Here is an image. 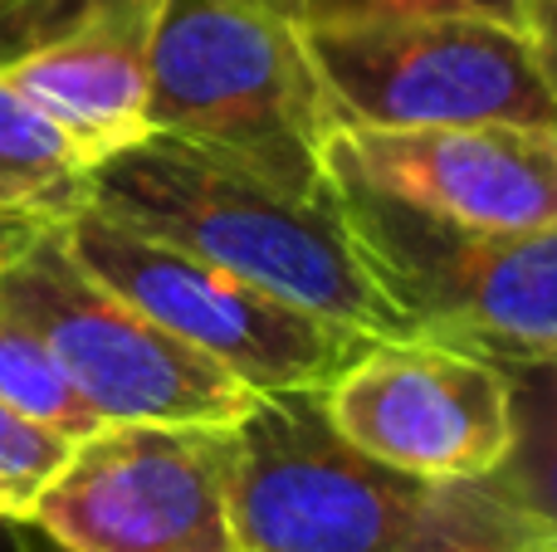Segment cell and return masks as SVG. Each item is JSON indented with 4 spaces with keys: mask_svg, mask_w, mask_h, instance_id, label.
<instances>
[{
    "mask_svg": "<svg viewBox=\"0 0 557 552\" xmlns=\"http://www.w3.org/2000/svg\"><path fill=\"white\" fill-rule=\"evenodd\" d=\"M509 377V455L490 475L509 504L557 538V352L494 357Z\"/></svg>",
    "mask_w": 557,
    "mask_h": 552,
    "instance_id": "cell-13",
    "label": "cell"
},
{
    "mask_svg": "<svg viewBox=\"0 0 557 552\" xmlns=\"http://www.w3.org/2000/svg\"><path fill=\"white\" fill-rule=\"evenodd\" d=\"M35 230H45V225H0V264H5Z\"/></svg>",
    "mask_w": 557,
    "mask_h": 552,
    "instance_id": "cell-19",
    "label": "cell"
},
{
    "mask_svg": "<svg viewBox=\"0 0 557 552\" xmlns=\"http://www.w3.org/2000/svg\"><path fill=\"white\" fill-rule=\"evenodd\" d=\"M323 411L347 446L435 485L490 479L513 436L504 367L441 338L372 342L323 387Z\"/></svg>",
    "mask_w": 557,
    "mask_h": 552,
    "instance_id": "cell-9",
    "label": "cell"
},
{
    "mask_svg": "<svg viewBox=\"0 0 557 552\" xmlns=\"http://www.w3.org/2000/svg\"><path fill=\"white\" fill-rule=\"evenodd\" d=\"M147 127L221 152L298 201L333 196V108L308 54V0H157Z\"/></svg>",
    "mask_w": 557,
    "mask_h": 552,
    "instance_id": "cell-3",
    "label": "cell"
},
{
    "mask_svg": "<svg viewBox=\"0 0 557 552\" xmlns=\"http://www.w3.org/2000/svg\"><path fill=\"white\" fill-rule=\"evenodd\" d=\"M357 254L421 338L490 357L557 352V225L470 230L327 172Z\"/></svg>",
    "mask_w": 557,
    "mask_h": 552,
    "instance_id": "cell-4",
    "label": "cell"
},
{
    "mask_svg": "<svg viewBox=\"0 0 557 552\" xmlns=\"http://www.w3.org/2000/svg\"><path fill=\"white\" fill-rule=\"evenodd\" d=\"M327 172L470 230L557 225V133L539 127H333Z\"/></svg>",
    "mask_w": 557,
    "mask_h": 552,
    "instance_id": "cell-10",
    "label": "cell"
},
{
    "mask_svg": "<svg viewBox=\"0 0 557 552\" xmlns=\"http://www.w3.org/2000/svg\"><path fill=\"white\" fill-rule=\"evenodd\" d=\"M231 450V426L113 421L78 440L29 524L64 552H245Z\"/></svg>",
    "mask_w": 557,
    "mask_h": 552,
    "instance_id": "cell-8",
    "label": "cell"
},
{
    "mask_svg": "<svg viewBox=\"0 0 557 552\" xmlns=\"http://www.w3.org/2000/svg\"><path fill=\"white\" fill-rule=\"evenodd\" d=\"M157 0H88L59 29L0 64V78L29 98L88 166L143 142L147 35Z\"/></svg>",
    "mask_w": 557,
    "mask_h": 552,
    "instance_id": "cell-11",
    "label": "cell"
},
{
    "mask_svg": "<svg viewBox=\"0 0 557 552\" xmlns=\"http://www.w3.org/2000/svg\"><path fill=\"white\" fill-rule=\"evenodd\" d=\"M74 455V440L0 401V518H35V504Z\"/></svg>",
    "mask_w": 557,
    "mask_h": 552,
    "instance_id": "cell-15",
    "label": "cell"
},
{
    "mask_svg": "<svg viewBox=\"0 0 557 552\" xmlns=\"http://www.w3.org/2000/svg\"><path fill=\"white\" fill-rule=\"evenodd\" d=\"M529 0H308V20H411V15H474L519 25Z\"/></svg>",
    "mask_w": 557,
    "mask_h": 552,
    "instance_id": "cell-16",
    "label": "cell"
},
{
    "mask_svg": "<svg viewBox=\"0 0 557 552\" xmlns=\"http://www.w3.org/2000/svg\"><path fill=\"white\" fill-rule=\"evenodd\" d=\"M519 29H523V39H529L533 59H539L543 84H548L557 98V0H529Z\"/></svg>",
    "mask_w": 557,
    "mask_h": 552,
    "instance_id": "cell-17",
    "label": "cell"
},
{
    "mask_svg": "<svg viewBox=\"0 0 557 552\" xmlns=\"http://www.w3.org/2000/svg\"><path fill=\"white\" fill-rule=\"evenodd\" d=\"M84 205L376 342L421 338L357 254L337 196L298 201L231 156L147 133L88 172Z\"/></svg>",
    "mask_w": 557,
    "mask_h": 552,
    "instance_id": "cell-2",
    "label": "cell"
},
{
    "mask_svg": "<svg viewBox=\"0 0 557 552\" xmlns=\"http://www.w3.org/2000/svg\"><path fill=\"white\" fill-rule=\"evenodd\" d=\"M39 528L29 518H0V552H29L39 543Z\"/></svg>",
    "mask_w": 557,
    "mask_h": 552,
    "instance_id": "cell-18",
    "label": "cell"
},
{
    "mask_svg": "<svg viewBox=\"0 0 557 552\" xmlns=\"http://www.w3.org/2000/svg\"><path fill=\"white\" fill-rule=\"evenodd\" d=\"M231 436V518L245 552H557L490 479L435 485L347 446L323 391L255 397Z\"/></svg>",
    "mask_w": 557,
    "mask_h": 552,
    "instance_id": "cell-1",
    "label": "cell"
},
{
    "mask_svg": "<svg viewBox=\"0 0 557 552\" xmlns=\"http://www.w3.org/2000/svg\"><path fill=\"white\" fill-rule=\"evenodd\" d=\"M59 235L98 284H108L117 299H127L143 318H152L201 357L221 362L255 397L323 391L376 342L201 254L152 240L94 205H78L69 221H59Z\"/></svg>",
    "mask_w": 557,
    "mask_h": 552,
    "instance_id": "cell-5",
    "label": "cell"
},
{
    "mask_svg": "<svg viewBox=\"0 0 557 552\" xmlns=\"http://www.w3.org/2000/svg\"><path fill=\"white\" fill-rule=\"evenodd\" d=\"M78 147L0 78V225H59L88 201Z\"/></svg>",
    "mask_w": 557,
    "mask_h": 552,
    "instance_id": "cell-12",
    "label": "cell"
},
{
    "mask_svg": "<svg viewBox=\"0 0 557 552\" xmlns=\"http://www.w3.org/2000/svg\"><path fill=\"white\" fill-rule=\"evenodd\" d=\"M29 552H64V548H59V543H54V538H49V534H45V538H39V543H35V548H29Z\"/></svg>",
    "mask_w": 557,
    "mask_h": 552,
    "instance_id": "cell-20",
    "label": "cell"
},
{
    "mask_svg": "<svg viewBox=\"0 0 557 552\" xmlns=\"http://www.w3.org/2000/svg\"><path fill=\"white\" fill-rule=\"evenodd\" d=\"M0 309L45 338L78 397L113 426H235L255 391L98 284L59 225L35 230L0 264Z\"/></svg>",
    "mask_w": 557,
    "mask_h": 552,
    "instance_id": "cell-7",
    "label": "cell"
},
{
    "mask_svg": "<svg viewBox=\"0 0 557 552\" xmlns=\"http://www.w3.org/2000/svg\"><path fill=\"white\" fill-rule=\"evenodd\" d=\"M308 54L337 127L557 133V98L519 25L474 15L308 20Z\"/></svg>",
    "mask_w": 557,
    "mask_h": 552,
    "instance_id": "cell-6",
    "label": "cell"
},
{
    "mask_svg": "<svg viewBox=\"0 0 557 552\" xmlns=\"http://www.w3.org/2000/svg\"><path fill=\"white\" fill-rule=\"evenodd\" d=\"M0 401L20 416L39 421V426L59 430L64 440H88L94 430H103L108 421L78 397V387L69 381V372L59 367V357L45 348L39 333H29L20 318H10L0 309Z\"/></svg>",
    "mask_w": 557,
    "mask_h": 552,
    "instance_id": "cell-14",
    "label": "cell"
}]
</instances>
